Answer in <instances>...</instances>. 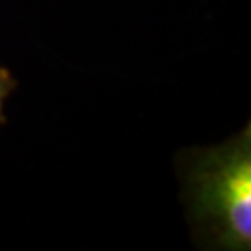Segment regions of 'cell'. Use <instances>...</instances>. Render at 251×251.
Returning a JSON list of instances; mask_svg holds the SVG:
<instances>
[{"instance_id": "7a4b0ae2", "label": "cell", "mask_w": 251, "mask_h": 251, "mask_svg": "<svg viewBox=\"0 0 251 251\" xmlns=\"http://www.w3.org/2000/svg\"><path fill=\"white\" fill-rule=\"evenodd\" d=\"M15 86H17V82L11 76V73L6 67L0 65V125L6 121V117H4V100L8 99L9 93L15 90Z\"/></svg>"}, {"instance_id": "6da1fadb", "label": "cell", "mask_w": 251, "mask_h": 251, "mask_svg": "<svg viewBox=\"0 0 251 251\" xmlns=\"http://www.w3.org/2000/svg\"><path fill=\"white\" fill-rule=\"evenodd\" d=\"M194 201L218 242L250 250L251 242V142L250 126L229 144L205 152L192 173Z\"/></svg>"}]
</instances>
